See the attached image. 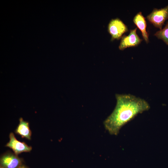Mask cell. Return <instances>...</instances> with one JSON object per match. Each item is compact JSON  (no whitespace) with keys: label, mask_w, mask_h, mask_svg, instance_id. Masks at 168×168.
Listing matches in <instances>:
<instances>
[{"label":"cell","mask_w":168,"mask_h":168,"mask_svg":"<svg viewBox=\"0 0 168 168\" xmlns=\"http://www.w3.org/2000/svg\"><path fill=\"white\" fill-rule=\"evenodd\" d=\"M115 97V108L104 125L110 134L117 135L124 125L138 114L148 110L150 106L144 99L130 94H116Z\"/></svg>","instance_id":"cell-1"},{"label":"cell","mask_w":168,"mask_h":168,"mask_svg":"<svg viewBox=\"0 0 168 168\" xmlns=\"http://www.w3.org/2000/svg\"><path fill=\"white\" fill-rule=\"evenodd\" d=\"M146 18L155 27L161 30L164 22L168 19V5L161 9L154 8Z\"/></svg>","instance_id":"cell-2"},{"label":"cell","mask_w":168,"mask_h":168,"mask_svg":"<svg viewBox=\"0 0 168 168\" xmlns=\"http://www.w3.org/2000/svg\"><path fill=\"white\" fill-rule=\"evenodd\" d=\"M108 30L111 36L112 41L119 39L128 30L127 26L118 18L111 20L108 25Z\"/></svg>","instance_id":"cell-3"},{"label":"cell","mask_w":168,"mask_h":168,"mask_svg":"<svg viewBox=\"0 0 168 168\" xmlns=\"http://www.w3.org/2000/svg\"><path fill=\"white\" fill-rule=\"evenodd\" d=\"M137 29L136 28L131 30L128 35H124L122 36L119 47V49L123 50L128 47L136 46L141 43L142 40L138 35Z\"/></svg>","instance_id":"cell-4"},{"label":"cell","mask_w":168,"mask_h":168,"mask_svg":"<svg viewBox=\"0 0 168 168\" xmlns=\"http://www.w3.org/2000/svg\"><path fill=\"white\" fill-rule=\"evenodd\" d=\"M22 159L10 152L3 155L0 160V166L3 168H18L22 164Z\"/></svg>","instance_id":"cell-5"},{"label":"cell","mask_w":168,"mask_h":168,"mask_svg":"<svg viewBox=\"0 0 168 168\" xmlns=\"http://www.w3.org/2000/svg\"><path fill=\"white\" fill-rule=\"evenodd\" d=\"M9 137L10 140L6 146L11 148L16 155H17L23 152H30L31 150V147L23 142L18 141L12 133H10Z\"/></svg>","instance_id":"cell-6"},{"label":"cell","mask_w":168,"mask_h":168,"mask_svg":"<svg viewBox=\"0 0 168 168\" xmlns=\"http://www.w3.org/2000/svg\"><path fill=\"white\" fill-rule=\"evenodd\" d=\"M133 21L140 30L142 37L147 43L149 42L148 34L146 29L147 23L145 18L141 12L138 13L133 18Z\"/></svg>","instance_id":"cell-7"},{"label":"cell","mask_w":168,"mask_h":168,"mask_svg":"<svg viewBox=\"0 0 168 168\" xmlns=\"http://www.w3.org/2000/svg\"><path fill=\"white\" fill-rule=\"evenodd\" d=\"M19 123L15 130V133L22 138L28 140L31 139V132L29 127V123L24 121L21 117L19 119Z\"/></svg>","instance_id":"cell-8"},{"label":"cell","mask_w":168,"mask_h":168,"mask_svg":"<svg viewBox=\"0 0 168 168\" xmlns=\"http://www.w3.org/2000/svg\"><path fill=\"white\" fill-rule=\"evenodd\" d=\"M154 35L168 45V21L163 29L157 31Z\"/></svg>","instance_id":"cell-9"},{"label":"cell","mask_w":168,"mask_h":168,"mask_svg":"<svg viewBox=\"0 0 168 168\" xmlns=\"http://www.w3.org/2000/svg\"><path fill=\"white\" fill-rule=\"evenodd\" d=\"M18 168H29L24 165H22Z\"/></svg>","instance_id":"cell-10"},{"label":"cell","mask_w":168,"mask_h":168,"mask_svg":"<svg viewBox=\"0 0 168 168\" xmlns=\"http://www.w3.org/2000/svg\"><path fill=\"white\" fill-rule=\"evenodd\" d=\"M0 168H2V167L0 166Z\"/></svg>","instance_id":"cell-11"}]
</instances>
